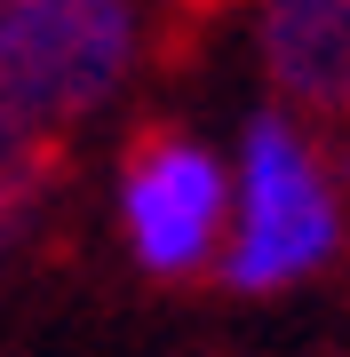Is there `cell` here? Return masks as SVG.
I'll list each match as a JSON object with an SVG mask.
<instances>
[{
	"label": "cell",
	"mask_w": 350,
	"mask_h": 357,
	"mask_svg": "<svg viewBox=\"0 0 350 357\" xmlns=\"http://www.w3.org/2000/svg\"><path fill=\"white\" fill-rule=\"evenodd\" d=\"M247 56L271 103L311 119L350 112V0H247Z\"/></svg>",
	"instance_id": "obj_4"
},
{
	"label": "cell",
	"mask_w": 350,
	"mask_h": 357,
	"mask_svg": "<svg viewBox=\"0 0 350 357\" xmlns=\"http://www.w3.org/2000/svg\"><path fill=\"white\" fill-rule=\"evenodd\" d=\"M48 206H56V143L0 103V262H16L40 238Z\"/></svg>",
	"instance_id": "obj_5"
},
{
	"label": "cell",
	"mask_w": 350,
	"mask_h": 357,
	"mask_svg": "<svg viewBox=\"0 0 350 357\" xmlns=\"http://www.w3.org/2000/svg\"><path fill=\"white\" fill-rule=\"evenodd\" d=\"M152 0H0V103L40 135L112 119L152 72Z\"/></svg>",
	"instance_id": "obj_2"
},
{
	"label": "cell",
	"mask_w": 350,
	"mask_h": 357,
	"mask_svg": "<svg viewBox=\"0 0 350 357\" xmlns=\"http://www.w3.org/2000/svg\"><path fill=\"white\" fill-rule=\"evenodd\" d=\"M119 262L143 286H207L231 230V151L207 128L152 119L119 143L104 191Z\"/></svg>",
	"instance_id": "obj_3"
},
{
	"label": "cell",
	"mask_w": 350,
	"mask_h": 357,
	"mask_svg": "<svg viewBox=\"0 0 350 357\" xmlns=\"http://www.w3.org/2000/svg\"><path fill=\"white\" fill-rule=\"evenodd\" d=\"M231 151V230L215 286L231 302H286L350 262V167L326 119L263 96L223 135Z\"/></svg>",
	"instance_id": "obj_1"
}]
</instances>
